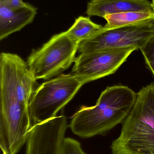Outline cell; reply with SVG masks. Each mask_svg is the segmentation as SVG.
<instances>
[{
	"label": "cell",
	"instance_id": "obj_6",
	"mask_svg": "<svg viewBox=\"0 0 154 154\" xmlns=\"http://www.w3.org/2000/svg\"><path fill=\"white\" fill-rule=\"evenodd\" d=\"M154 37V20L112 29L103 27L90 38L79 43V54L109 49L140 50Z\"/></svg>",
	"mask_w": 154,
	"mask_h": 154
},
{
	"label": "cell",
	"instance_id": "obj_10",
	"mask_svg": "<svg viewBox=\"0 0 154 154\" xmlns=\"http://www.w3.org/2000/svg\"><path fill=\"white\" fill-rule=\"evenodd\" d=\"M37 11L36 7L28 3L25 6L16 9L0 4V40L31 23Z\"/></svg>",
	"mask_w": 154,
	"mask_h": 154
},
{
	"label": "cell",
	"instance_id": "obj_5",
	"mask_svg": "<svg viewBox=\"0 0 154 154\" xmlns=\"http://www.w3.org/2000/svg\"><path fill=\"white\" fill-rule=\"evenodd\" d=\"M79 44L66 31L33 50L26 62L34 79H49L67 70L76 60Z\"/></svg>",
	"mask_w": 154,
	"mask_h": 154
},
{
	"label": "cell",
	"instance_id": "obj_9",
	"mask_svg": "<svg viewBox=\"0 0 154 154\" xmlns=\"http://www.w3.org/2000/svg\"><path fill=\"white\" fill-rule=\"evenodd\" d=\"M129 11L154 13L152 3L148 0H90L86 13L104 18L106 15Z\"/></svg>",
	"mask_w": 154,
	"mask_h": 154
},
{
	"label": "cell",
	"instance_id": "obj_2",
	"mask_svg": "<svg viewBox=\"0 0 154 154\" xmlns=\"http://www.w3.org/2000/svg\"><path fill=\"white\" fill-rule=\"evenodd\" d=\"M136 97L137 93L127 86L107 87L95 106H83L75 113L70 125L71 131L83 138L106 134L124 121Z\"/></svg>",
	"mask_w": 154,
	"mask_h": 154
},
{
	"label": "cell",
	"instance_id": "obj_3",
	"mask_svg": "<svg viewBox=\"0 0 154 154\" xmlns=\"http://www.w3.org/2000/svg\"><path fill=\"white\" fill-rule=\"evenodd\" d=\"M118 137L112 142V154H154V83L137 93L133 108Z\"/></svg>",
	"mask_w": 154,
	"mask_h": 154
},
{
	"label": "cell",
	"instance_id": "obj_13",
	"mask_svg": "<svg viewBox=\"0 0 154 154\" xmlns=\"http://www.w3.org/2000/svg\"><path fill=\"white\" fill-rule=\"evenodd\" d=\"M146 64L154 76V37L140 49Z\"/></svg>",
	"mask_w": 154,
	"mask_h": 154
},
{
	"label": "cell",
	"instance_id": "obj_7",
	"mask_svg": "<svg viewBox=\"0 0 154 154\" xmlns=\"http://www.w3.org/2000/svg\"><path fill=\"white\" fill-rule=\"evenodd\" d=\"M136 49H109L79 54L71 74L85 84L115 73Z\"/></svg>",
	"mask_w": 154,
	"mask_h": 154
},
{
	"label": "cell",
	"instance_id": "obj_17",
	"mask_svg": "<svg viewBox=\"0 0 154 154\" xmlns=\"http://www.w3.org/2000/svg\"><path fill=\"white\" fill-rule=\"evenodd\" d=\"M152 3L154 11V0H152Z\"/></svg>",
	"mask_w": 154,
	"mask_h": 154
},
{
	"label": "cell",
	"instance_id": "obj_11",
	"mask_svg": "<svg viewBox=\"0 0 154 154\" xmlns=\"http://www.w3.org/2000/svg\"><path fill=\"white\" fill-rule=\"evenodd\" d=\"M104 18L107 21L104 28L112 29L153 20L154 13L141 11L126 12L106 15Z\"/></svg>",
	"mask_w": 154,
	"mask_h": 154
},
{
	"label": "cell",
	"instance_id": "obj_1",
	"mask_svg": "<svg viewBox=\"0 0 154 154\" xmlns=\"http://www.w3.org/2000/svg\"><path fill=\"white\" fill-rule=\"evenodd\" d=\"M36 80L20 56L0 55V146L17 154L31 128L29 105Z\"/></svg>",
	"mask_w": 154,
	"mask_h": 154
},
{
	"label": "cell",
	"instance_id": "obj_14",
	"mask_svg": "<svg viewBox=\"0 0 154 154\" xmlns=\"http://www.w3.org/2000/svg\"><path fill=\"white\" fill-rule=\"evenodd\" d=\"M63 154H87L81 148V145L73 138H65L63 144Z\"/></svg>",
	"mask_w": 154,
	"mask_h": 154
},
{
	"label": "cell",
	"instance_id": "obj_15",
	"mask_svg": "<svg viewBox=\"0 0 154 154\" xmlns=\"http://www.w3.org/2000/svg\"><path fill=\"white\" fill-rule=\"evenodd\" d=\"M0 4L9 8L16 9L25 6L27 3L24 2L23 0H0Z\"/></svg>",
	"mask_w": 154,
	"mask_h": 154
},
{
	"label": "cell",
	"instance_id": "obj_12",
	"mask_svg": "<svg viewBox=\"0 0 154 154\" xmlns=\"http://www.w3.org/2000/svg\"><path fill=\"white\" fill-rule=\"evenodd\" d=\"M103 27L92 22L89 17L81 16L75 20L74 24L67 32L73 39L80 43L93 37Z\"/></svg>",
	"mask_w": 154,
	"mask_h": 154
},
{
	"label": "cell",
	"instance_id": "obj_16",
	"mask_svg": "<svg viewBox=\"0 0 154 154\" xmlns=\"http://www.w3.org/2000/svg\"><path fill=\"white\" fill-rule=\"evenodd\" d=\"M2 149V154H10V153H9L7 150H5V149Z\"/></svg>",
	"mask_w": 154,
	"mask_h": 154
},
{
	"label": "cell",
	"instance_id": "obj_4",
	"mask_svg": "<svg viewBox=\"0 0 154 154\" xmlns=\"http://www.w3.org/2000/svg\"><path fill=\"white\" fill-rule=\"evenodd\" d=\"M84 84L72 74H61L42 83L34 91L29 105L31 126L57 116Z\"/></svg>",
	"mask_w": 154,
	"mask_h": 154
},
{
	"label": "cell",
	"instance_id": "obj_8",
	"mask_svg": "<svg viewBox=\"0 0 154 154\" xmlns=\"http://www.w3.org/2000/svg\"><path fill=\"white\" fill-rule=\"evenodd\" d=\"M67 128L64 116L32 127L26 141V154H63Z\"/></svg>",
	"mask_w": 154,
	"mask_h": 154
}]
</instances>
